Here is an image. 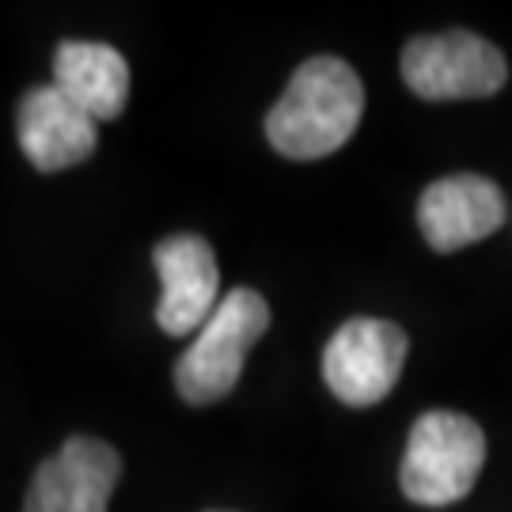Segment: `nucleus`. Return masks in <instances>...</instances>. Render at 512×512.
Returning a JSON list of instances; mask_svg holds the SVG:
<instances>
[{
	"label": "nucleus",
	"mask_w": 512,
	"mask_h": 512,
	"mask_svg": "<svg viewBox=\"0 0 512 512\" xmlns=\"http://www.w3.org/2000/svg\"><path fill=\"white\" fill-rule=\"evenodd\" d=\"M486 463V433L456 410H429L414 421L399 467L403 494L418 505H456L471 494Z\"/></svg>",
	"instance_id": "7ed1b4c3"
},
{
	"label": "nucleus",
	"mask_w": 512,
	"mask_h": 512,
	"mask_svg": "<svg viewBox=\"0 0 512 512\" xmlns=\"http://www.w3.org/2000/svg\"><path fill=\"white\" fill-rule=\"evenodd\" d=\"M365 114V84L342 57H311L266 114L270 145L289 160H323L346 145Z\"/></svg>",
	"instance_id": "f257e3e1"
},
{
	"label": "nucleus",
	"mask_w": 512,
	"mask_h": 512,
	"mask_svg": "<svg viewBox=\"0 0 512 512\" xmlns=\"http://www.w3.org/2000/svg\"><path fill=\"white\" fill-rule=\"evenodd\" d=\"M54 88L88 110L95 122H114L129 99V65L107 42L69 38L54 54Z\"/></svg>",
	"instance_id": "9d476101"
},
{
	"label": "nucleus",
	"mask_w": 512,
	"mask_h": 512,
	"mask_svg": "<svg viewBox=\"0 0 512 512\" xmlns=\"http://www.w3.org/2000/svg\"><path fill=\"white\" fill-rule=\"evenodd\" d=\"M122 475V459L107 440L69 437L38 463L23 512H107Z\"/></svg>",
	"instance_id": "423d86ee"
},
{
	"label": "nucleus",
	"mask_w": 512,
	"mask_h": 512,
	"mask_svg": "<svg viewBox=\"0 0 512 512\" xmlns=\"http://www.w3.org/2000/svg\"><path fill=\"white\" fill-rule=\"evenodd\" d=\"M406 330L387 319H346L323 349V380L346 406H376L395 391L406 365Z\"/></svg>",
	"instance_id": "39448f33"
},
{
	"label": "nucleus",
	"mask_w": 512,
	"mask_h": 512,
	"mask_svg": "<svg viewBox=\"0 0 512 512\" xmlns=\"http://www.w3.org/2000/svg\"><path fill=\"white\" fill-rule=\"evenodd\" d=\"M99 122L88 110H80L69 95L42 84L19 99L16 107V133L23 156L31 160L35 171L54 175V171H69V167L84 164L95 152L99 141Z\"/></svg>",
	"instance_id": "6e6552de"
},
{
	"label": "nucleus",
	"mask_w": 512,
	"mask_h": 512,
	"mask_svg": "<svg viewBox=\"0 0 512 512\" xmlns=\"http://www.w3.org/2000/svg\"><path fill=\"white\" fill-rule=\"evenodd\" d=\"M270 330V304L262 293L239 285L224 293L209 323L198 330L179 365H175V387L190 406H209L224 399L239 384V372L255 342Z\"/></svg>",
	"instance_id": "f03ea898"
},
{
	"label": "nucleus",
	"mask_w": 512,
	"mask_h": 512,
	"mask_svg": "<svg viewBox=\"0 0 512 512\" xmlns=\"http://www.w3.org/2000/svg\"><path fill=\"white\" fill-rule=\"evenodd\" d=\"M213 512H220V509H213Z\"/></svg>",
	"instance_id": "9b49d317"
},
{
	"label": "nucleus",
	"mask_w": 512,
	"mask_h": 512,
	"mask_svg": "<svg viewBox=\"0 0 512 512\" xmlns=\"http://www.w3.org/2000/svg\"><path fill=\"white\" fill-rule=\"evenodd\" d=\"M406 88L429 103L448 99H486L505 88L509 65L494 42L471 31L410 38L403 50Z\"/></svg>",
	"instance_id": "20e7f679"
},
{
	"label": "nucleus",
	"mask_w": 512,
	"mask_h": 512,
	"mask_svg": "<svg viewBox=\"0 0 512 512\" xmlns=\"http://www.w3.org/2000/svg\"><path fill=\"white\" fill-rule=\"evenodd\" d=\"M152 266L160 274V304L156 323L171 338L198 334L217 311L220 296V270L217 255L202 236H167L152 251Z\"/></svg>",
	"instance_id": "0eeeda50"
},
{
	"label": "nucleus",
	"mask_w": 512,
	"mask_h": 512,
	"mask_svg": "<svg viewBox=\"0 0 512 512\" xmlns=\"http://www.w3.org/2000/svg\"><path fill=\"white\" fill-rule=\"evenodd\" d=\"M505 224V198L497 183L482 175H452L433 183L418 202V228L425 243L452 255L478 239L494 236Z\"/></svg>",
	"instance_id": "1a4fd4ad"
}]
</instances>
